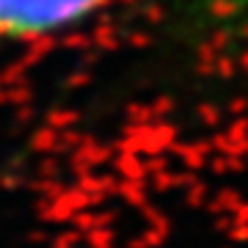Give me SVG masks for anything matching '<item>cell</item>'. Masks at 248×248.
<instances>
[{"instance_id":"cell-2","label":"cell","mask_w":248,"mask_h":248,"mask_svg":"<svg viewBox=\"0 0 248 248\" xmlns=\"http://www.w3.org/2000/svg\"><path fill=\"white\" fill-rule=\"evenodd\" d=\"M223 6H229V9H240V11H248V0H218Z\"/></svg>"},{"instance_id":"cell-1","label":"cell","mask_w":248,"mask_h":248,"mask_svg":"<svg viewBox=\"0 0 248 248\" xmlns=\"http://www.w3.org/2000/svg\"><path fill=\"white\" fill-rule=\"evenodd\" d=\"M110 0H0V39H42L80 25Z\"/></svg>"}]
</instances>
